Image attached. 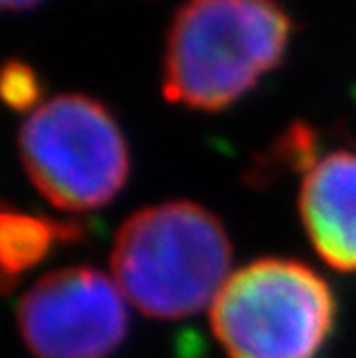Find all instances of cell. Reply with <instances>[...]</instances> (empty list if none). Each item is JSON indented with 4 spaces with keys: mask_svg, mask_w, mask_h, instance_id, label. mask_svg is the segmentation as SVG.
Returning <instances> with one entry per match:
<instances>
[{
    "mask_svg": "<svg viewBox=\"0 0 356 358\" xmlns=\"http://www.w3.org/2000/svg\"><path fill=\"white\" fill-rule=\"evenodd\" d=\"M30 182L56 208L83 213L107 206L130 176V153L102 102L67 93L40 104L19 132Z\"/></svg>",
    "mask_w": 356,
    "mask_h": 358,
    "instance_id": "4",
    "label": "cell"
},
{
    "mask_svg": "<svg viewBox=\"0 0 356 358\" xmlns=\"http://www.w3.org/2000/svg\"><path fill=\"white\" fill-rule=\"evenodd\" d=\"M40 3L42 0H3V7L7 12H24V10H33Z\"/></svg>",
    "mask_w": 356,
    "mask_h": 358,
    "instance_id": "10",
    "label": "cell"
},
{
    "mask_svg": "<svg viewBox=\"0 0 356 358\" xmlns=\"http://www.w3.org/2000/svg\"><path fill=\"white\" fill-rule=\"evenodd\" d=\"M0 90H3V100L10 109L28 111V109H33V106H37V102H40V97H42L40 74H37L33 65H28L19 58H12L3 65Z\"/></svg>",
    "mask_w": 356,
    "mask_h": 358,
    "instance_id": "9",
    "label": "cell"
},
{
    "mask_svg": "<svg viewBox=\"0 0 356 358\" xmlns=\"http://www.w3.org/2000/svg\"><path fill=\"white\" fill-rule=\"evenodd\" d=\"M232 266L222 222L194 201H164L123 222L111 250L118 289L141 312L180 319L213 306Z\"/></svg>",
    "mask_w": 356,
    "mask_h": 358,
    "instance_id": "2",
    "label": "cell"
},
{
    "mask_svg": "<svg viewBox=\"0 0 356 358\" xmlns=\"http://www.w3.org/2000/svg\"><path fill=\"white\" fill-rule=\"evenodd\" d=\"M19 333L35 358H109L127 335L125 296L93 266H67L21 296Z\"/></svg>",
    "mask_w": 356,
    "mask_h": 358,
    "instance_id": "5",
    "label": "cell"
},
{
    "mask_svg": "<svg viewBox=\"0 0 356 358\" xmlns=\"http://www.w3.org/2000/svg\"><path fill=\"white\" fill-rule=\"evenodd\" d=\"M292 21L273 0H187L166 35L162 93L222 111L283 63Z\"/></svg>",
    "mask_w": 356,
    "mask_h": 358,
    "instance_id": "1",
    "label": "cell"
},
{
    "mask_svg": "<svg viewBox=\"0 0 356 358\" xmlns=\"http://www.w3.org/2000/svg\"><path fill=\"white\" fill-rule=\"evenodd\" d=\"M86 236L79 222H56L33 213L7 208L0 215V255H3L5 289L28 273L58 245L77 243Z\"/></svg>",
    "mask_w": 356,
    "mask_h": 358,
    "instance_id": "7",
    "label": "cell"
},
{
    "mask_svg": "<svg viewBox=\"0 0 356 358\" xmlns=\"http://www.w3.org/2000/svg\"><path fill=\"white\" fill-rule=\"evenodd\" d=\"M336 322V299L320 273L266 257L225 282L211 326L229 358H315Z\"/></svg>",
    "mask_w": 356,
    "mask_h": 358,
    "instance_id": "3",
    "label": "cell"
},
{
    "mask_svg": "<svg viewBox=\"0 0 356 358\" xmlns=\"http://www.w3.org/2000/svg\"><path fill=\"white\" fill-rule=\"evenodd\" d=\"M299 213L310 245L340 273H356V153L336 150L306 171Z\"/></svg>",
    "mask_w": 356,
    "mask_h": 358,
    "instance_id": "6",
    "label": "cell"
},
{
    "mask_svg": "<svg viewBox=\"0 0 356 358\" xmlns=\"http://www.w3.org/2000/svg\"><path fill=\"white\" fill-rule=\"evenodd\" d=\"M317 162L315 159V132L308 125L294 123L287 127V132L273 143L269 157L257 166V176L259 171H283V169H310Z\"/></svg>",
    "mask_w": 356,
    "mask_h": 358,
    "instance_id": "8",
    "label": "cell"
}]
</instances>
